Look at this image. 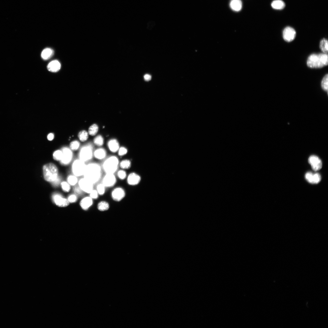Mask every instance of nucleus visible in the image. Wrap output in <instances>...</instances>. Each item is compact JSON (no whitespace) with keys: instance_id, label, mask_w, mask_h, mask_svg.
I'll use <instances>...</instances> for the list:
<instances>
[{"instance_id":"72a5a7b5","label":"nucleus","mask_w":328,"mask_h":328,"mask_svg":"<svg viewBox=\"0 0 328 328\" xmlns=\"http://www.w3.org/2000/svg\"><path fill=\"white\" fill-rule=\"evenodd\" d=\"M80 146L79 143L77 141L72 142L70 144V147L72 150L76 151L78 149Z\"/></svg>"},{"instance_id":"e433bc0d","label":"nucleus","mask_w":328,"mask_h":328,"mask_svg":"<svg viewBox=\"0 0 328 328\" xmlns=\"http://www.w3.org/2000/svg\"><path fill=\"white\" fill-rule=\"evenodd\" d=\"M90 197L93 199H97L98 197L99 194L97 190H93L90 193Z\"/></svg>"},{"instance_id":"f8f14e48","label":"nucleus","mask_w":328,"mask_h":328,"mask_svg":"<svg viewBox=\"0 0 328 328\" xmlns=\"http://www.w3.org/2000/svg\"><path fill=\"white\" fill-rule=\"evenodd\" d=\"M62 151L63 153V157L60 162L63 165H67L70 163L72 160L73 157L72 153L69 149L67 147L63 148Z\"/></svg>"},{"instance_id":"c9c22d12","label":"nucleus","mask_w":328,"mask_h":328,"mask_svg":"<svg viewBox=\"0 0 328 328\" xmlns=\"http://www.w3.org/2000/svg\"><path fill=\"white\" fill-rule=\"evenodd\" d=\"M118 152L119 156H122L127 154L128 151L126 148L122 147L119 149Z\"/></svg>"},{"instance_id":"1a4fd4ad","label":"nucleus","mask_w":328,"mask_h":328,"mask_svg":"<svg viewBox=\"0 0 328 328\" xmlns=\"http://www.w3.org/2000/svg\"><path fill=\"white\" fill-rule=\"evenodd\" d=\"M52 198L54 202L58 206L65 207L68 206L69 204V202L68 200L63 198L60 194H54L52 196Z\"/></svg>"},{"instance_id":"f257e3e1","label":"nucleus","mask_w":328,"mask_h":328,"mask_svg":"<svg viewBox=\"0 0 328 328\" xmlns=\"http://www.w3.org/2000/svg\"><path fill=\"white\" fill-rule=\"evenodd\" d=\"M84 178L93 184L100 180L101 175V169L98 164L92 163L86 165L84 174Z\"/></svg>"},{"instance_id":"ddd939ff","label":"nucleus","mask_w":328,"mask_h":328,"mask_svg":"<svg viewBox=\"0 0 328 328\" xmlns=\"http://www.w3.org/2000/svg\"><path fill=\"white\" fill-rule=\"evenodd\" d=\"M116 182L114 174L106 173L103 178V184L107 187H111L115 185Z\"/></svg>"},{"instance_id":"b1692460","label":"nucleus","mask_w":328,"mask_h":328,"mask_svg":"<svg viewBox=\"0 0 328 328\" xmlns=\"http://www.w3.org/2000/svg\"><path fill=\"white\" fill-rule=\"evenodd\" d=\"M109 208V205L106 202L102 201L98 204V208L100 211H104L108 210Z\"/></svg>"},{"instance_id":"412c9836","label":"nucleus","mask_w":328,"mask_h":328,"mask_svg":"<svg viewBox=\"0 0 328 328\" xmlns=\"http://www.w3.org/2000/svg\"><path fill=\"white\" fill-rule=\"evenodd\" d=\"M54 53V51L51 49L46 48L42 52L41 56L44 60H48L53 56Z\"/></svg>"},{"instance_id":"4c0bfd02","label":"nucleus","mask_w":328,"mask_h":328,"mask_svg":"<svg viewBox=\"0 0 328 328\" xmlns=\"http://www.w3.org/2000/svg\"><path fill=\"white\" fill-rule=\"evenodd\" d=\"M76 196L74 195H70L68 198V200L69 202L73 203L75 202L77 200Z\"/></svg>"},{"instance_id":"79ce46f5","label":"nucleus","mask_w":328,"mask_h":328,"mask_svg":"<svg viewBox=\"0 0 328 328\" xmlns=\"http://www.w3.org/2000/svg\"><path fill=\"white\" fill-rule=\"evenodd\" d=\"M81 191H82L80 187H77L75 188V191L76 193L78 194H80L81 193Z\"/></svg>"},{"instance_id":"423d86ee","label":"nucleus","mask_w":328,"mask_h":328,"mask_svg":"<svg viewBox=\"0 0 328 328\" xmlns=\"http://www.w3.org/2000/svg\"><path fill=\"white\" fill-rule=\"evenodd\" d=\"M86 166L85 162L81 160L75 161L72 166V170L74 174L76 176L83 175Z\"/></svg>"},{"instance_id":"20e7f679","label":"nucleus","mask_w":328,"mask_h":328,"mask_svg":"<svg viewBox=\"0 0 328 328\" xmlns=\"http://www.w3.org/2000/svg\"><path fill=\"white\" fill-rule=\"evenodd\" d=\"M119 165L118 158L114 156H111L104 161L103 168L106 173L114 174L117 170Z\"/></svg>"},{"instance_id":"2eb2a0df","label":"nucleus","mask_w":328,"mask_h":328,"mask_svg":"<svg viewBox=\"0 0 328 328\" xmlns=\"http://www.w3.org/2000/svg\"><path fill=\"white\" fill-rule=\"evenodd\" d=\"M141 181V177L135 173H130L127 178V182L130 185L134 186L138 185Z\"/></svg>"},{"instance_id":"6ab92c4d","label":"nucleus","mask_w":328,"mask_h":328,"mask_svg":"<svg viewBox=\"0 0 328 328\" xmlns=\"http://www.w3.org/2000/svg\"><path fill=\"white\" fill-rule=\"evenodd\" d=\"M93 204V199L90 197H86L84 198L81 201L80 205L84 210L88 209Z\"/></svg>"},{"instance_id":"f03ea898","label":"nucleus","mask_w":328,"mask_h":328,"mask_svg":"<svg viewBox=\"0 0 328 328\" xmlns=\"http://www.w3.org/2000/svg\"><path fill=\"white\" fill-rule=\"evenodd\" d=\"M328 64L327 54L320 53L312 54L308 58L307 64L311 68L319 69L327 66Z\"/></svg>"},{"instance_id":"cd10ccee","label":"nucleus","mask_w":328,"mask_h":328,"mask_svg":"<svg viewBox=\"0 0 328 328\" xmlns=\"http://www.w3.org/2000/svg\"><path fill=\"white\" fill-rule=\"evenodd\" d=\"M88 133L87 131L83 130L80 132L78 134V137L79 139L82 142H84L88 139Z\"/></svg>"},{"instance_id":"9d476101","label":"nucleus","mask_w":328,"mask_h":328,"mask_svg":"<svg viewBox=\"0 0 328 328\" xmlns=\"http://www.w3.org/2000/svg\"><path fill=\"white\" fill-rule=\"evenodd\" d=\"M309 163L311 164L312 169L315 171L320 170L322 166L321 160L315 155L311 156L308 159Z\"/></svg>"},{"instance_id":"2f4dec72","label":"nucleus","mask_w":328,"mask_h":328,"mask_svg":"<svg viewBox=\"0 0 328 328\" xmlns=\"http://www.w3.org/2000/svg\"><path fill=\"white\" fill-rule=\"evenodd\" d=\"M105 186L103 184L99 185L97 187V191L99 195H103L105 192Z\"/></svg>"},{"instance_id":"c85d7f7f","label":"nucleus","mask_w":328,"mask_h":328,"mask_svg":"<svg viewBox=\"0 0 328 328\" xmlns=\"http://www.w3.org/2000/svg\"><path fill=\"white\" fill-rule=\"evenodd\" d=\"M53 156L54 159L55 160L61 161L63 157V152L62 151H57L54 153Z\"/></svg>"},{"instance_id":"c756f323","label":"nucleus","mask_w":328,"mask_h":328,"mask_svg":"<svg viewBox=\"0 0 328 328\" xmlns=\"http://www.w3.org/2000/svg\"><path fill=\"white\" fill-rule=\"evenodd\" d=\"M68 183L70 185L73 186L75 185L78 182L77 177L75 176L71 175L68 178Z\"/></svg>"},{"instance_id":"5701e85b","label":"nucleus","mask_w":328,"mask_h":328,"mask_svg":"<svg viewBox=\"0 0 328 328\" xmlns=\"http://www.w3.org/2000/svg\"><path fill=\"white\" fill-rule=\"evenodd\" d=\"M320 47L323 53L327 54L328 51V42L327 40L323 38L320 42Z\"/></svg>"},{"instance_id":"aec40b11","label":"nucleus","mask_w":328,"mask_h":328,"mask_svg":"<svg viewBox=\"0 0 328 328\" xmlns=\"http://www.w3.org/2000/svg\"><path fill=\"white\" fill-rule=\"evenodd\" d=\"M94 155L95 158L99 160L104 159L106 155V152L104 149L100 148L97 149L95 152Z\"/></svg>"},{"instance_id":"bb28decb","label":"nucleus","mask_w":328,"mask_h":328,"mask_svg":"<svg viewBox=\"0 0 328 328\" xmlns=\"http://www.w3.org/2000/svg\"><path fill=\"white\" fill-rule=\"evenodd\" d=\"M99 130V127L97 125L94 124L92 125L89 128L88 133L89 134L94 136L97 133Z\"/></svg>"},{"instance_id":"6e6552de","label":"nucleus","mask_w":328,"mask_h":328,"mask_svg":"<svg viewBox=\"0 0 328 328\" xmlns=\"http://www.w3.org/2000/svg\"><path fill=\"white\" fill-rule=\"evenodd\" d=\"M93 185L84 178L81 179L79 182V187L81 190L88 193H90L93 190Z\"/></svg>"},{"instance_id":"a878e982","label":"nucleus","mask_w":328,"mask_h":328,"mask_svg":"<svg viewBox=\"0 0 328 328\" xmlns=\"http://www.w3.org/2000/svg\"><path fill=\"white\" fill-rule=\"evenodd\" d=\"M328 75L327 74L325 75L323 78L321 83V86L323 90L325 91H327L328 89Z\"/></svg>"},{"instance_id":"dca6fc26","label":"nucleus","mask_w":328,"mask_h":328,"mask_svg":"<svg viewBox=\"0 0 328 328\" xmlns=\"http://www.w3.org/2000/svg\"><path fill=\"white\" fill-rule=\"evenodd\" d=\"M61 65L57 60H55L51 62L47 66L48 70L52 72H56L60 70Z\"/></svg>"},{"instance_id":"473e14b6","label":"nucleus","mask_w":328,"mask_h":328,"mask_svg":"<svg viewBox=\"0 0 328 328\" xmlns=\"http://www.w3.org/2000/svg\"><path fill=\"white\" fill-rule=\"evenodd\" d=\"M118 177L121 180H124L126 178L127 174L126 172L124 170H120L117 172Z\"/></svg>"},{"instance_id":"4be33fe9","label":"nucleus","mask_w":328,"mask_h":328,"mask_svg":"<svg viewBox=\"0 0 328 328\" xmlns=\"http://www.w3.org/2000/svg\"><path fill=\"white\" fill-rule=\"evenodd\" d=\"M271 6L274 9L280 10L285 7V4L282 0H275L272 2Z\"/></svg>"},{"instance_id":"393cba45","label":"nucleus","mask_w":328,"mask_h":328,"mask_svg":"<svg viewBox=\"0 0 328 328\" xmlns=\"http://www.w3.org/2000/svg\"><path fill=\"white\" fill-rule=\"evenodd\" d=\"M121 167L123 169H129L131 167V161L128 160H124L122 161L119 164Z\"/></svg>"},{"instance_id":"ea45409f","label":"nucleus","mask_w":328,"mask_h":328,"mask_svg":"<svg viewBox=\"0 0 328 328\" xmlns=\"http://www.w3.org/2000/svg\"><path fill=\"white\" fill-rule=\"evenodd\" d=\"M144 78L146 81H150L152 79V76L150 75L146 74L144 75Z\"/></svg>"},{"instance_id":"f704fd0d","label":"nucleus","mask_w":328,"mask_h":328,"mask_svg":"<svg viewBox=\"0 0 328 328\" xmlns=\"http://www.w3.org/2000/svg\"><path fill=\"white\" fill-rule=\"evenodd\" d=\"M61 186L63 190L65 192H69L70 190V185L66 182H63L61 183Z\"/></svg>"},{"instance_id":"7c9ffc66","label":"nucleus","mask_w":328,"mask_h":328,"mask_svg":"<svg viewBox=\"0 0 328 328\" xmlns=\"http://www.w3.org/2000/svg\"><path fill=\"white\" fill-rule=\"evenodd\" d=\"M94 142L97 146H101L104 143L103 138L101 135H98L95 138Z\"/></svg>"},{"instance_id":"4468645a","label":"nucleus","mask_w":328,"mask_h":328,"mask_svg":"<svg viewBox=\"0 0 328 328\" xmlns=\"http://www.w3.org/2000/svg\"><path fill=\"white\" fill-rule=\"evenodd\" d=\"M305 178L308 182L312 184H318L321 180V176L318 173L313 174L308 172L306 174Z\"/></svg>"},{"instance_id":"a211bd4d","label":"nucleus","mask_w":328,"mask_h":328,"mask_svg":"<svg viewBox=\"0 0 328 328\" xmlns=\"http://www.w3.org/2000/svg\"><path fill=\"white\" fill-rule=\"evenodd\" d=\"M230 6L231 8L235 11H240L242 7V3L241 0H231Z\"/></svg>"},{"instance_id":"a19ab883","label":"nucleus","mask_w":328,"mask_h":328,"mask_svg":"<svg viewBox=\"0 0 328 328\" xmlns=\"http://www.w3.org/2000/svg\"><path fill=\"white\" fill-rule=\"evenodd\" d=\"M54 137V135L52 133H50L48 134L47 137L48 139L50 141H51L53 140Z\"/></svg>"},{"instance_id":"f3484780","label":"nucleus","mask_w":328,"mask_h":328,"mask_svg":"<svg viewBox=\"0 0 328 328\" xmlns=\"http://www.w3.org/2000/svg\"><path fill=\"white\" fill-rule=\"evenodd\" d=\"M108 146L109 149L112 152L115 153L118 151L120 148V145L118 141L115 139H112L109 140L108 143Z\"/></svg>"},{"instance_id":"0eeeda50","label":"nucleus","mask_w":328,"mask_h":328,"mask_svg":"<svg viewBox=\"0 0 328 328\" xmlns=\"http://www.w3.org/2000/svg\"><path fill=\"white\" fill-rule=\"evenodd\" d=\"M296 35L295 30L290 26L286 27L284 30L283 36L284 39L286 41L290 42L293 41Z\"/></svg>"},{"instance_id":"9b49d317","label":"nucleus","mask_w":328,"mask_h":328,"mask_svg":"<svg viewBox=\"0 0 328 328\" xmlns=\"http://www.w3.org/2000/svg\"><path fill=\"white\" fill-rule=\"evenodd\" d=\"M126 193L122 188L118 187L114 189L112 191L111 195L112 198L116 201H120L125 197Z\"/></svg>"},{"instance_id":"39448f33","label":"nucleus","mask_w":328,"mask_h":328,"mask_svg":"<svg viewBox=\"0 0 328 328\" xmlns=\"http://www.w3.org/2000/svg\"><path fill=\"white\" fill-rule=\"evenodd\" d=\"M93 148L91 145H87L83 147L80 151V160L84 162L90 160L93 156Z\"/></svg>"},{"instance_id":"58836bf2","label":"nucleus","mask_w":328,"mask_h":328,"mask_svg":"<svg viewBox=\"0 0 328 328\" xmlns=\"http://www.w3.org/2000/svg\"><path fill=\"white\" fill-rule=\"evenodd\" d=\"M60 181L61 179L58 176L56 179L52 182V184L54 186H57L60 183Z\"/></svg>"},{"instance_id":"7ed1b4c3","label":"nucleus","mask_w":328,"mask_h":328,"mask_svg":"<svg viewBox=\"0 0 328 328\" xmlns=\"http://www.w3.org/2000/svg\"><path fill=\"white\" fill-rule=\"evenodd\" d=\"M43 173L45 180L47 182H52L58 177V170L53 164H47L43 166Z\"/></svg>"}]
</instances>
